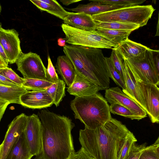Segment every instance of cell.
Listing matches in <instances>:
<instances>
[{
	"label": "cell",
	"mask_w": 159,
	"mask_h": 159,
	"mask_svg": "<svg viewBox=\"0 0 159 159\" xmlns=\"http://www.w3.org/2000/svg\"><path fill=\"white\" fill-rule=\"evenodd\" d=\"M99 90L98 85L77 73L73 82L67 89L70 94L78 97L91 95Z\"/></svg>",
	"instance_id": "9a60e30c"
},
{
	"label": "cell",
	"mask_w": 159,
	"mask_h": 159,
	"mask_svg": "<svg viewBox=\"0 0 159 159\" xmlns=\"http://www.w3.org/2000/svg\"><path fill=\"white\" fill-rule=\"evenodd\" d=\"M63 20L64 24L79 29L96 30V23L92 16L84 13L71 12Z\"/></svg>",
	"instance_id": "2e32d148"
},
{
	"label": "cell",
	"mask_w": 159,
	"mask_h": 159,
	"mask_svg": "<svg viewBox=\"0 0 159 159\" xmlns=\"http://www.w3.org/2000/svg\"><path fill=\"white\" fill-rule=\"evenodd\" d=\"M17 69L23 75L24 78L36 79L47 80V68L40 56L30 52L22 53L16 63Z\"/></svg>",
	"instance_id": "ba28073f"
},
{
	"label": "cell",
	"mask_w": 159,
	"mask_h": 159,
	"mask_svg": "<svg viewBox=\"0 0 159 159\" xmlns=\"http://www.w3.org/2000/svg\"><path fill=\"white\" fill-rule=\"evenodd\" d=\"M139 159H159V139L153 144L146 147Z\"/></svg>",
	"instance_id": "f546056e"
},
{
	"label": "cell",
	"mask_w": 159,
	"mask_h": 159,
	"mask_svg": "<svg viewBox=\"0 0 159 159\" xmlns=\"http://www.w3.org/2000/svg\"><path fill=\"white\" fill-rule=\"evenodd\" d=\"M155 10L151 5H138L124 7L92 16L95 21L131 23L141 27L147 25Z\"/></svg>",
	"instance_id": "5b68a950"
},
{
	"label": "cell",
	"mask_w": 159,
	"mask_h": 159,
	"mask_svg": "<svg viewBox=\"0 0 159 159\" xmlns=\"http://www.w3.org/2000/svg\"><path fill=\"white\" fill-rule=\"evenodd\" d=\"M105 58L108 67L110 78L117 85L122 88V90L125 89V87L124 80L114 67L110 57Z\"/></svg>",
	"instance_id": "4dcf8cb0"
},
{
	"label": "cell",
	"mask_w": 159,
	"mask_h": 159,
	"mask_svg": "<svg viewBox=\"0 0 159 159\" xmlns=\"http://www.w3.org/2000/svg\"><path fill=\"white\" fill-rule=\"evenodd\" d=\"M22 86L28 90H46L53 83L46 80L31 78H24Z\"/></svg>",
	"instance_id": "4316f807"
},
{
	"label": "cell",
	"mask_w": 159,
	"mask_h": 159,
	"mask_svg": "<svg viewBox=\"0 0 159 159\" xmlns=\"http://www.w3.org/2000/svg\"><path fill=\"white\" fill-rule=\"evenodd\" d=\"M10 104V103L7 101H0V121L7 106Z\"/></svg>",
	"instance_id": "f35d334b"
},
{
	"label": "cell",
	"mask_w": 159,
	"mask_h": 159,
	"mask_svg": "<svg viewBox=\"0 0 159 159\" xmlns=\"http://www.w3.org/2000/svg\"><path fill=\"white\" fill-rule=\"evenodd\" d=\"M152 50L149 48L137 57L123 60L135 80L158 86L159 73L153 62Z\"/></svg>",
	"instance_id": "8992f818"
},
{
	"label": "cell",
	"mask_w": 159,
	"mask_h": 159,
	"mask_svg": "<svg viewBox=\"0 0 159 159\" xmlns=\"http://www.w3.org/2000/svg\"><path fill=\"white\" fill-rule=\"evenodd\" d=\"M0 43L8 58L9 63H16L23 53L18 32L15 29L0 30Z\"/></svg>",
	"instance_id": "7c38bea8"
},
{
	"label": "cell",
	"mask_w": 159,
	"mask_h": 159,
	"mask_svg": "<svg viewBox=\"0 0 159 159\" xmlns=\"http://www.w3.org/2000/svg\"><path fill=\"white\" fill-rule=\"evenodd\" d=\"M24 133L31 154L37 156L41 151L42 134L41 124L38 115L28 116Z\"/></svg>",
	"instance_id": "8fae6325"
},
{
	"label": "cell",
	"mask_w": 159,
	"mask_h": 159,
	"mask_svg": "<svg viewBox=\"0 0 159 159\" xmlns=\"http://www.w3.org/2000/svg\"><path fill=\"white\" fill-rule=\"evenodd\" d=\"M2 68H2V67H0V69Z\"/></svg>",
	"instance_id": "c3c4849f"
},
{
	"label": "cell",
	"mask_w": 159,
	"mask_h": 159,
	"mask_svg": "<svg viewBox=\"0 0 159 159\" xmlns=\"http://www.w3.org/2000/svg\"><path fill=\"white\" fill-rule=\"evenodd\" d=\"M37 115L41 124L42 148L34 159H68L75 152L71 133L74 123L66 116L45 109Z\"/></svg>",
	"instance_id": "6da1fadb"
},
{
	"label": "cell",
	"mask_w": 159,
	"mask_h": 159,
	"mask_svg": "<svg viewBox=\"0 0 159 159\" xmlns=\"http://www.w3.org/2000/svg\"><path fill=\"white\" fill-rule=\"evenodd\" d=\"M130 132L120 121L112 118L95 129L85 127L80 130L79 140L81 147L94 159H117Z\"/></svg>",
	"instance_id": "7a4b0ae2"
},
{
	"label": "cell",
	"mask_w": 159,
	"mask_h": 159,
	"mask_svg": "<svg viewBox=\"0 0 159 159\" xmlns=\"http://www.w3.org/2000/svg\"><path fill=\"white\" fill-rule=\"evenodd\" d=\"M2 146H3V143H2L1 144H0V156L1 153L2 148Z\"/></svg>",
	"instance_id": "f6af8a7d"
},
{
	"label": "cell",
	"mask_w": 159,
	"mask_h": 159,
	"mask_svg": "<svg viewBox=\"0 0 159 159\" xmlns=\"http://www.w3.org/2000/svg\"><path fill=\"white\" fill-rule=\"evenodd\" d=\"M121 56L126 60L137 57L145 52L149 48L127 38L122 41L115 48H114Z\"/></svg>",
	"instance_id": "ac0fdd59"
},
{
	"label": "cell",
	"mask_w": 159,
	"mask_h": 159,
	"mask_svg": "<svg viewBox=\"0 0 159 159\" xmlns=\"http://www.w3.org/2000/svg\"><path fill=\"white\" fill-rule=\"evenodd\" d=\"M111 49L110 57L114 67L124 80L122 67L123 59L115 48H112Z\"/></svg>",
	"instance_id": "836d02e7"
},
{
	"label": "cell",
	"mask_w": 159,
	"mask_h": 159,
	"mask_svg": "<svg viewBox=\"0 0 159 159\" xmlns=\"http://www.w3.org/2000/svg\"><path fill=\"white\" fill-rule=\"evenodd\" d=\"M63 52L73 63L77 73L96 84L100 90L109 88L110 79L107 63L99 48L66 45Z\"/></svg>",
	"instance_id": "3957f363"
},
{
	"label": "cell",
	"mask_w": 159,
	"mask_h": 159,
	"mask_svg": "<svg viewBox=\"0 0 159 159\" xmlns=\"http://www.w3.org/2000/svg\"><path fill=\"white\" fill-rule=\"evenodd\" d=\"M28 91L23 86L11 87L0 84V101H7L10 103L20 104L21 95Z\"/></svg>",
	"instance_id": "603a6c76"
},
{
	"label": "cell",
	"mask_w": 159,
	"mask_h": 159,
	"mask_svg": "<svg viewBox=\"0 0 159 159\" xmlns=\"http://www.w3.org/2000/svg\"><path fill=\"white\" fill-rule=\"evenodd\" d=\"M48 65L46 70L47 81L52 83L57 82L59 79L49 56L48 57Z\"/></svg>",
	"instance_id": "e575fe53"
},
{
	"label": "cell",
	"mask_w": 159,
	"mask_h": 159,
	"mask_svg": "<svg viewBox=\"0 0 159 159\" xmlns=\"http://www.w3.org/2000/svg\"><path fill=\"white\" fill-rule=\"evenodd\" d=\"M1 10H2V7H1V5L0 3V13H1Z\"/></svg>",
	"instance_id": "bcb514c9"
},
{
	"label": "cell",
	"mask_w": 159,
	"mask_h": 159,
	"mask_svg": "<svg viewBox=\"0 0 159 159\" xmlns=\"http://www.w3.org/2000/svg\"><path fill=\"white\" fill-rule=\"evenodd\" d=\"M70 106L75 118L90 129L100 127L112 118L107 102L97 93L89 96L75 97Z\"/></svg>",
	"instance_id": "277c9868"
},
{
	"label": "cell",
	"mask_w": 159,
	"mask_h": 159,
	"mask_svg": "<svg viewBox=\"0 0 159 159\" xmlns=\"http://www.w3.org/2000/svg\"><path fill=\"white\" fill-rule=\"evenodd\" d=\"M56 67L58 74L67 86L73 82L77 72L74 66L66 55L59 56L57 58Z\"/></svg>",
	"instance_id": "d6986e66"
},
{
	"label": "cell",
	"mask_w": 159,
	"mask_h": 159,
	"mask_svg": "<svg viewBox=\"0 0 159 159\" xmlns=\"http://www.w3.org/2000/svg\"><path fill=\"white\" fill-rule=\"evenodd\" d=\"M96 30L100 35L113 43L116 47L121 42L128 38L132 30H118L96 27Z\"/></svg>",
	"instance_id": "cb8c5ba5"
},
{
	"label": "cell",
	"mask_w": 159,
	"mask_h": 159,
	"mask_svg": "<svg viewBox=\"0 0 159 159\" xmlns=\"http://www.w3.org/2000/svg\"><path fill=\"white\" fill-rule=\"evenodd\" d=\"M66 83L61 79L53 83L45 90L52 98L53 103L58 106L63 98L65 96Z\"/></svg>",
	"instance_id": "d4e9b609"
},
{
	"label": "cell",
	"mask_w": 159,
	"mask_h": 159,
	"mask_svg": "<svg viewBox=\"0 0 159 159\" xmlns=\"http://www.w3.org/2000/svg\"><path fill=\"white\" fill-rule=\"evenodd\" d=\"M28 116L22 113L16 116L9 125L2 142L0 159H6L11 150L25 128Z\"/></svg>",
	"instance_id": "30bf717a"
},
{
	"label": "cell",
	"mask_w": 159,
	"mask_h": 159,
	"mask_svg": "<svg viewBox=\"0 0 159 159\" xmlns=\"http://www.w3.org/2000/svg\"><path fill=\"white\" fill-rule=\"evenodd\" d=\"M89 1L91 2L86 4H79L75 8L68 9L76 12L84 13L92 16L94 15L125 7L120 6L101 5L93 0Z\"/></svg>",
	"instance_id": "44dd1931"
},
{
	"label": "cell",
	"mask_w": 159,
	"mask_h": 159,
	"mask_svg": "<svg viewBox=\"0 0 159 159\" xmlns=\"http://www.w3.org/2000/svg\"><path fill=\"white\" fill-rule=\"evenodd\" d=\"M0 84L11 87L19 86L16 83L11 81L1 74H0Z\"/></svg>",
	"instance_id": "74e56055"
},
{
	"label": "cell",
	"mask_w": 159,
	"mask_h": 159,
	"mask_svg": "<svg viewBox=\"0 0 159 159\" xmlns=\"http://www.w3.org/2000/svg\"><path fill=\"white\" fill-rule=\"evenodd\" d=\"M8 67V64L0 57V67L6 68Z\"/></svg>",
	"instance_id": "7bdbcfd3"
},
{
	"label": "cell",
	"mask_w": 159,
	"mask_h": 159,
	"mask_svg": "<svg viewBox=\"0 0 159 159\" xmlns=\"http://www.w3.org/2000/svg\"><path fill=\"white\" fill-rule=\"evenodd\" d=\"M122 67L125 88L123 92L136 102L145 111L146 107L143 97L137 88L125 61L123 59Z\"/></svg>",
	"instance_id": "e0dca14e"
},
{
	"label": "cell",
	"mask_w": 159,
	"mask_h": 159,
	"mask_svg": "<svg viewBox=\"0 0 159 159\" xmlns=\"http://www.w3.org/2000/svg\"><path fill=\"white\" fill-rule=\"evenodd\" d=\"M80 1L77 0H60V1L65 5L68 6L71 4L76 3Z\"/></svg>",
	"instance_id": "60d3db41"
},
{
	"label": "cell",
	"mask_w": 159,
	"mask_h": 159,
	"mask_svg": "<svg viewBox=\"0 0 159 159\" xmlns=\"http://www.w3.org/2000/svg\"><path fill=\"white\" fill-rule=\"evenodd\" d=\"M66 40L65 39L60 38L57 40V44L60 46L64 47L66 45Z\"/></svg>",
	"instance_id": "b9f144b4"
},
{
	"label": "cell",
	"mask_w": 159,
	"mask_h": 159,
	"mask_svg": "<svg viewBox=\"0 0 159 159\" xmlns=\"http://www.w3.org/2000/svg\"><path fill=\"white\" fill-rule=\"evenodd\" d=\"M159 24V20H158V23H157V32H156V34L155 35V36H158L159 35V33H158V24Z\"/></svg>",
	"instance_id": "ee69618b"
},
{
	"label": "cell",
	"mask_w": 159,
	"mask_h": 159,
	"mask_svg": "<svg viewBox=\"0 0 159 159\" xmlns=\"http://www.w3.org/2000/svg\"><path fill=\"white\" fill-rule=\"evenodd\" d=\"M2 25L1 23L0 22V30L2 28Z\"/></svg>",
	"instance_id": "7dc6e473"
},
{
	"label": "cell",
	"mask_w": 159,
	"mask_h": 159,
	"mask_svg": "<svg viewBox=\"0 0 159 159\" xmlns=\"http://www.w3.org/2000/svg\"><path fill=\"white\" fill-rule=\"evenodd\" d=\"M146 147V143L137 145L134 143L128 155L125 159H139L142 151Z\"/></svg>",
	"instance_id": "d590c367"
},
{
	"label": "cell",
	"mask_w": 159,
	"mask_h": 159,
	"mask_svg": "<svg viewBox=\"0 0 159 159\" xmlns=\"http://www.w3.org/2000/svg\"><path fill=\"white\" fill-rule=\"evenodd\" d=\"M61 27L65 34L66 42L71 45L97 48H116L113 43L98 34L96 30H82L64 23Z\"/></svg>",
	"instance_id": "52a82bcc"
},
{
	"label": "cell",
	"mask_w": 159,
	"mask_h": 159,
	"mask_svg": "<svg viewBox=\"0 0 159 159\" xmlns=\"http://www.w3.org/2000/svg\"><path fill=\"white\" fill-rule=\"evenodd\" d=\"M0 74L16 83L19 86H22L24 82V78L20 77L11 68L7 67L0 69Z\"/></svg>",
	"instance_id": "d6a6232c"
},
{
	"label": "cell",
	"mask_w": 159,
	"mask_h": 159,
	"mask_svg": "<svg viewBox=\"0 0 159 159\" xmlns=\"http://www.w3.org/2000/svg\"><path fill=\"white\" fill-rule=\"evenodd\" d=\"M96 28L118 30H132L138 29L140 27L133 23L117 21L102 22L95 21Z\"/></svg>",
	"instance_id": "484cf974"
},
{
	"label": "cell",
	"mask_w": 159,
	"mask_h": 159,
	"mask_svg": "<svg viewBox=\"0 0 159 159\" xmlns=\"http://www.w3.org/2000/svg\"><path fill=\"white\" fill-rule=\"evenodd\" d=\"M110 112L131 119L139 120L143 119L140 115L128 108L117 103L111 104L109 106Z\"/></svg>",
	"instance_id": "83f0119b"
},
{
	"label": "cell",
	"mask_w": 159,
	"mask_h": 159,
	"mask_svg": "<svg viewBox=\"0 0 159 159\" xmlns=\"http://www.w3.org/2000/svg\"><path fill=\"white\" fill-rule=\"evenodd\" d=\"M137 141L135 136L130 132L119 151L117 159H125L128 155L133 143Z\"/></svg>",
	"instance_id": "1f68e13d"
},
{
	"label": "cell",
	"mask_w": 159,
	"mask_h": 159,
	"mask_svg": "<svg viewBox=\"0 0 159 159\" xmlns=\"http://www.w3.org/2000/svg\"><path fill=\"white\" fill-rule=\"evenodd\" d=\"M105 97L110 104L117 103L124 106L140 115L143 118L147 116L146 111L119 87L109 88L106 89Z\"/></svg>",
	"instance_id": "4fadbf2b"
},
{
	"label": "cell",
	"mask_w": 159,
	"mask_h": 159,
	"mask_svg": "<svg viewBox=\"0 0 159 159\" xmlns=\"http://www.w3.org/2000/svg\"><path fill=\"white\" fill-rule=\"evenodd\" d=\"M101 5L117 6L127 7L140 5L145 0H93Z\"/></svg>",
	"instance_id": "f1b7e54d"
},
{
	"label": "cell",
	"mask_w": 159,
	"mask_h": 159,
	"mask_svg": "<svg viewBox=\"0 0 159 159\" xmlns=\"http://www.w3.org/2000/svg\"><path fill=\"white\" fill-rule=\"evenodd\" d=\"M33 156L24 132L19 136L6 159H31Z\"/></svg>",
	"instance_id": "7402d4cb"
},
{
	"label": "cell",
	"mask_w": 159,
	"mask_h": 159,
	"mask_svg": "<svg viewBox=\"0 0 159 159\" xmlns=\"http://www.w3.org/2000/svg\"><path fill=\"white\" fill-rule=\"evenodd\" d=\"M137 88L142 95L146 112L151 122H159V89L157 86L135 80Z\"/></svg>",
	"instance_id": "9c48e42d"
},
{
	"label": "cell",
	"mask_w": 159,
	"mask_h": 159,
	"mask_svg": "<svg viewBox=\"0 0 159 159\" xmlns=\"http://www.w3.org/2000/svg\"><path fill=\"white\" fill-rule=\"evenodd\" d=\"M30 1L41 11H45L62 20L71 12L65 10L56 0H30Z\"/></svg>",
	"instance_id": "ffe728a7"
},
{
	"label": "cell",
	"mask_w": 159,
	"mask_h": 159,
	"mask_svg": "<svg viewBox=\"0 0 159 159\" xmlns=\"http://www.w3.org/2000/svg\"><path fill=\"white\" fill-rule=\"evenodd\" d=\"M20 104L33 109H41L51 106L52 98L45 90L28 91L20 97Z\"/></svg>",
	"instance_id": "5bb4252c"
},
{
	"label": "cell",
	"mask_w": 159,
	"mask_h": 159,
	"mask_svg": "<svg viewBox=\"0 0 159 159\" xmlns=\"http://www.w3.org/2000/svg\"><path fill=\"white\" fill-rule=\"evenodd\" d=\"M68 159H94L81 147L77 152H74L70 155Z\"/></svg>",
	"instance_id": "8d00e7d4"
},
{
	"label": "cell",
	"mask_w": 159,
	"mask_h": 159,
	"mask_svg": "<svg viewBox=\"0 0 159 159\" xmlns=\"http://www.w3.org/2000/svg\"><path fill=\"white\" fill-rule=\"evenodd\" d=\"M0 57L7 64L9 63V60L7 57L4 49L2 45L0 43Z\"/></svg>",
	"instance_id": "ab89813d"
}]
</instances>
